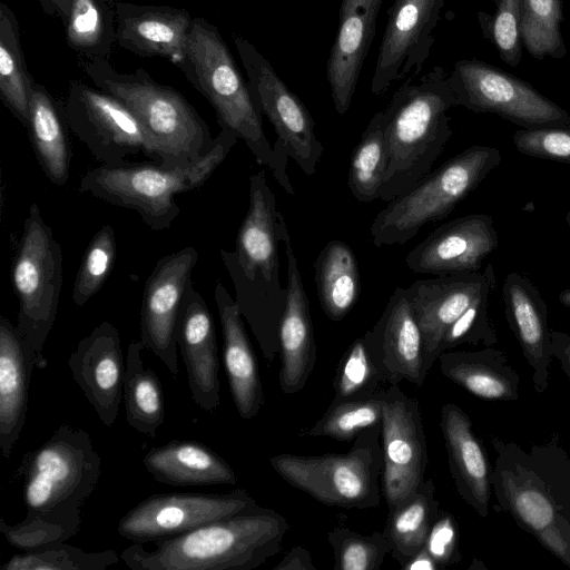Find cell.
I'll use <instances>...</instances> for the list:
<instances>
[{
  "mask_svg": "<svg viewBox=\"0 0 570 570\" xmlns=\"http://www.w3.org/2000/svg\"><path fill=\"white\" fill-rule=\"evenodd\" d=\"M382 492L387 511L407 500L424 480L428 446L419 402L397 384L385 389L381 425Z\"/></svg>",
  "mask_w": 570,
  "mask_h": 570,
  "instance_id": "obj_16",
  "label": "cell"
},
{
  "mask_svg": "<svg viewBox=\"0 0 570 570\" xmlns=\"http://www.w3.org/2000/svg\"><path fill=\"white\" fill-rule=\"evenodd\" d=\"M194 18L181 8L116 1L117 45L139 57H161L180 70Z\"/></svg>",
  "mask_w": 570,
  "mask_h": 570,
  "instance_id": "obj_25",
  "label": "cell"
},
{
  "mask_svg": "<svg viewBox=\"0 0 570 570\" xmlns=\"http://www.w3.org/2000/svg\"><path fill=\"white\" fill-rule=\"evenodd\" d=\"M372 360L386 381L422 386L429 372L425 344L406 287H396L380 318L364 334Z\"/></svg>",
  "mask_w": 570,
  "mask_h": 570,
  "instance_id": "obj_21",
  "label": "cell"
},
{
  "mask_svg": "<svg viewBox=\"0 0 570 570\" xmlns=\"http://www.w3.org/2000/svg\"><path fill=\"white\" fill-rule=\"evenodd\" d=\"M443 6L444 0L393 1L372 77L373 95L382 96L393 82L414 78L422 70Z\"/></svg>",
  "mask_w": 570,
  "mask_h": 570,
  "instance_id": "obj_18",
  "label": "cell"
},
{
  "mask_svg": "<svg viewBox=\"0 0 570 570\" xmlns=\"http://www.w3.org/2000/svg\"><path fill=\"white\" fill-rule=\"evenodd\" d=\"M424 548L440 568L461 560L459 551V528L454 517L440 510L426 538Z\"/></svg>",
  "mask_w": 570,
  "mask_h": 570,
  "instance_id": "obj_49",
  "label": "cell"
},
{
  "mask_svg": "<svg viewBox=\"0 0 570 570\" xmlns=\"http://www.w3.org/2000/svg\"><path fill=\"white\" fill-rule=\"evenodd\" d=\"M116 253L115 230L104 225L89 242L75 278L71 297L77 307H82L100 291L112 269Z\"/></svg>",
  "mask_w": 570,
  "mask_h": 570,
  "instance_id": "obj_44",
  "label": "cell"
},
{
  "mask_svg": "<svg viewBox=\"0 0 570 570\" xmlns=\"http://www.w3.org/2000/svg\"><path fill=\"white\" fill-rule=\"evenodd\" d=\"M493 146H471L422 177L387 203L373 219L370 233L376 247L402 245L425 224L448 217L501 163Z\"/></svg>",
  "mask_w": 570,
  "mask_h": 570,
  "instance_id": "obj_9",
  "label": "cell"
},
{
  "mask_svg": "<svg viewBox=\"0 0 570 570\" xmlns=\"http://www.w3.org/2000/svg\"><path fill=\"white\" fill-rule=\"evenodd\" d=\"M234 43L254 102L275 129V154L285 165L292 158L305 175L312 176L324 147L315 134L309 110L254 45L240 36L234 37Z\"/></svg>",
  "mask_w": 570,
  "mask_h": 570,
  "instance_id": "obj_12",
  "label": "cell"
},
{
  "mask_svg": "<svg viewBox=\"0 0 570 570\" xmlns=\"http://www.w3.org/2000/svg\"><path fill=\"white\" fill-rule=\"evenodd\" d=\"M550 335L553 357L570 380V335L556 330H551Z\"/></svg>",
  "mask_w": 570,
  "mask_h": 570,
  "instance_id": "obj_51",
  "label": "cell"
},
{
  "mask_svg": "<svg viewBox=\"0 0 570 570\" xmlns=\"http://www.w3.org/2000/svg\"><path fill=\"white\" fill-rule=\"evenodd\" d=\"M512 141L522 155L570 164V125L518 129Z\"/></svg>",
  "mask_w": 570,
  "mask_h": 570,
  "instance_id": "obj_48",
  "label": "cell"
},
{
  "mask_svg": "<svg viewBox=\"0 0 570 570\" xmlns=\"http://www.w3.org/2000/svg\"><path fill=\"white\" fill-rule=\"evenodd\" d=\"M386 383L368 352L364 335L356 338L338 362L333 402L368 396Z\"/></svg>",
  "mask_w": 570,
  "mask_h": 570,
  "instance_id": "obj_43",
  "label": "cell"
},
{
  "mask_svg": "<svg viewBox=\"0 0 570 570\" xmlns=\"http://www.w3.org/2000/svg\"><path fill=\"white\" fill-rule=\"evenodd\" d=\"M321 307L338 322L354 307L361 293V274L353 249L342 240H331L314 263Z\"/></svg>",
  "mask_w": 570,
  "mask_h": 570,
  "instance_id": "obj_34",
  "label": "cell"
},
{
  "mask_svg": "<svg viewBox=\"0 0 570 570\" xmlns=\"http://www.w3.org/2000/svg\"><path fill=\"white\" fill-rule=\"evenodd\" d=\"M27 129L36 158L50 183L66 185L72 158L68 124L60 105L40 83L35 82Z\"/></svg>",
  "mask_w": 570,
  "mask_h": 570,
  "instance_id": "obj_33",
  "label": "cell"
},
{
  "mask_svg": "<svg viewBox=\"0 0 570 570\" xmlns=\"http://www.w3.org/2000/svg\"><path fill=\"white\" fill-rule=\"evenodd\" d=\"M381 425L363 430L345 454H277L269 464L288 484L323 504L375 508L381 503L384 466Z\"/></svg>",
  "mask_w": 570,
  "mask_h": 570,
  "instance_id": "obj_10",
  "label": "cell"
},
{
  "mask_svg": "<svg viewBox=\"0 0 570 570\" xmlns=\"http://www.w3.org/2000/svg\"><path fill=\"white\" fill-rule=\"evenodd\" d=\"M441 373L469 393L489 401H517L520 376L504 352L492 346L479 351H445Z\"/></svg>",
  "mask_w": 570,
  "mask_h": 570,
  "instance_id": "obj_32",
  "label": "cell"
},
{
  "mask_svg": "<svg viewBox=\"0 0 570 570\" xmlns=\"http://www.w3.org/2000/svg\"><path fill=\"white\" fill-rule=\"evenodd\" d=\"M455 106L490 112L522 127L570 125V115L529 82L478 59L458 60L449 73Z\"/></svg>",
  "mask_w": 570,
  "mask_h": 570,
  "instance_id": "obj_13",
  "label": "cell"
},
{
  "mask_svg": "<svg viewBox=\"0 0 570 570\" xmlns=\"http://www.w3.org/2000/svg\"><path fill=\"white\" fill-rule=\"evenodd\" d=\"M502 298L508 324L532 371L534 390L543 393L549 384L553 357L546 301L538 287L518 272L504 277Z\"/></svg>",
  "mask_w": 570,
  "mask_h": 570,
  "instance_id": "obj_27",
  "label": "cell"
},
{
  "mask_svg": "<svg viewBox=\"0 0 570 570\" xmlns=\"http://www.w3.org/2000/svg\"><path fill=\"white\" fill-rule=\"evenodd\" d=\"M181 71L212 105L219 127L242 139L257 163L271 169L285 193L294 195L287 165L279 160L264 132L262 114L248 83L218 29L204 18H194Z\"/></svg>",
  "mask_w": 570,
  "mask_h": 570,
  "instance_id": "obj_7",
  "label": "cell"
},
{
  "mask_svg": "<svg viewBox=\"0 0 570 570\" xmlns=\"http://www.w3.org/2000/svg\"><path fill=\"white\" fill-rule=\"evenodd\" d=\"M70 131L101 165L125 164L138 154L149 156V144L136 116L110 94L75 80L62 104Z\"/></svg>",
  "mask_w": 570,
  "mask_h": 570,
  "instance_id": "obj_14",
  "label": "cell"
},
{
  "mask_svg": "<svg viewBox=\"0 0 570 570\" xmlns=\"http://www.w3.org/2000/svg\"><path fill=\"white\" fill-rule=\"evenodd\" d=\"M101 474V459L89 433L63 423L40 446L23 454L14 478L21 483L26 518L0 531L21 551L75 537L82 508Z\"/></svg>",
  "mask_w": 570,
  "mask_h": 570,
  "instance_id": "obj_1",
  "label": "cell"
},
{
  "mask_svg": "<svg viewBox=\"0 0 570 570\" xmlns=\"http://www.w3.org/2000/svg\"><path fill=\"white\" fill-rule=\"evenodd\" d=\"M23 342L17 325L0 317V451L9 459L24 428L35 367L45 368Z\"/></svg>",
  "mask_w": 570,
  "mask_h": 570,
  "instance_id": "obj_29",
  "label": "cell"
},
{
  "mask_svg": "<svg viewBox=\"0 0 570 570\" xmlns=\"http://www.w3.org/2000/svg\"><path fill=\"white\" fill-rule=\"evenodd\" d=\"M455 107L449 73L433 67L407 78L393 94L386 116L389 166L380 199L391 202L428 175L452 137L448 111Z\"/></svg>",
  "mask_w": 570,
  "mask_h": 570,
  "instance_id": "obj_5",
  "label": "cell"
},
{
  "mask_svg": "<svg viewBox=\"0 0 570 570\" xmlns=\"http://www.w3.org/2000/svg\"><path fill=\"white\" fill-rule=\"evenodd\" d=\"M286 228L265 171L252 174L249 205L235 249L222 248L219 253L235 289V302L268 363L279 353L278 330L286 288L279 277L278 243Z\"/></svg>",
  "mask_w": 570,
  "mask_h": 570,
  "instance_id": "obj_2",
  "label": "cell"
},
{
  "mask_svg": "<svg viewBox=\"0 0 570 570\" xmlns=\"http://www.w3.org/2000/svg\"><path fill=\"white\" fill-rule=\"evenodd\" d=\"M566 220H567L568 225L570 226V210L566 215Z\"/></svg>",
  "mask_w": 570,
  "mask_h": 570,
  "instance_id": "obj_55",
  "label": "cell"
},
{
  "mask_svg": "<svg viewBox=\"0 0 570 570\" xmlns=\"http://www.w3.org/2000/svg\"><path fill=\"white\" fill-rule=\"evenodd\" d=\"M498 246L493 218L471 214L434 229L409 252L405 265L414 273L436 276L478 272Z\"/></svg>",
  "mask_w": 570,
  "mask_h": 570,
  "instance_id": "obj_20",
  "label": "cell"
},
{
  "mask_svg": "<svg viewBox=\"0 0 570 570\" xmlns=\"http://www.w3.org/2000/svg\"><path fill=\"white\" fill-rule=\"evenodd\" d=\"M274 570H316L309 552L302 546L293 547Z\"/></svg>",
  "mask_w": 570,
  "mask_h": 570,
  "instance_id": "obj_50",
  "label": "cell"
},
{
  "mask_svg": "<svg viewBox=\"0 0 570 570\" xmlns=\"http://www.w3.org/2000/svg\"><path fill=\"white\" fill-rule=\"evenodd\" d=\"M385 125V111H377L351 156L347 185L361 203H371L381 197L389 166Z\"/></svg>",
  "mask_w": 570,
  "mask_h": 570,
  "instance_id": "obj_39",
  "label": "cell"
},
{
  "mask_svg": "<svg viewBox=\"0 0 570 570\" xmlns=\"http://www.w3.org/2000/svg\"><path fill=\"white\" fill-rule=\"evenodd\" d=\"M562 0H521L520 37L522 47L535 58L561 59L567 48L561 32Z\"/></svg>",
  "mask_w": 570,
  "mask_h": 570,
  "instance_id": "obj_40",
  "label": "cell"
},
{
  "mask_svg": "<svg viewBox=\"0 0 570 570\" xmlns=\"http://www.w3.org/2000/svg\"><path fill=\"white\" fill-rule=\"evenodd\" d=\"M144 344L131 341L127 348L122 402L128 424L137 432L155 438L165 422L161 382L142 361Z\"/></svg>",
  "mask_w": 570,
  "mask_h": 570,
  "instance_id": "obj_35",
  "label": "cell"
},
{
  "mask_svg": "<svg viewBox=\"0 0 570 570\" xmlns=\"http://www.w3.org/2000/svg\"><path fill=\"white\" fill-rule=\"evenodd\" d=\"M495 12L478 13V20L484 37L495 46L500 58L511 67H517L522 59V42L520 37L521 0H492Z\"/></svg>",
  "mask_w": 570,
  "mask_h": 570,
  "instance_id": "obj_46",
  "label": "cell"
},
{
  "mask_svg": "<svg viewBox=\"0 0 570 570\" xmlns=\"http://www.w3.org/2000/svg\"><path fill=\"white\" fill-rule=\"evenodd\" d=\"M285 248L287 279L286 302L278 330L281 368L279 387L285 394L299 392L307 383L316 362V343L309 301L305 293L298 262L286 228Z\"/></svg>",
  "mask_w": 570,
  "mask_h": 570,
  "instance_id": "obj_24",
  "label": "cell"
},
{
  "mask_svg": "<svg viewBox=\"0 0 570 570\" xmlns=\"http://www.w3.org/2000/svg\"><path fill=\"white\" fill-rule=\"evenodd\" d=\"M63 26L68 47L81 59H108L117 45L116 1L70 0Z\"/></svg>",
  "mask_w": 570,
  "mask_h": 570,
  "instance_id": "obj_37",
  "label": "cell"
},
{
  "mask_svg": "<svg viewBox=\"0 0 570 570\" xmlns=\"http://www.w3.org/2000/svg\"><path fill=\"white\" fill-rule=\"evenodd\" d=\"M11 276L19 303L17 328L31 352L47 364L42 348L58 312L62 249L37 203L30 205L23 222Z\"/></svg>",
  "mask_w": 570,
  "mask_h": 570,
  "instance_id": "obj_11",
  "label": "cell"
},
{
  "mask_svg": "<svg viewBox=\"0 0 570 570\" xmlns=\"http://www.w3.org/2000/svg\"><path fill=\"white\" fill-rule=\"evenodd\" d=\"M431 479L423 480L417 490L405 501L387 511L383 533L391 547V556L403 568L421 551L429 531L440 511Z\"/></svg>",
  "mask_w": 570,
  "mask_h": 570,
  "instance_id": "obj_36",
  "label": "cell"
},
{
  "mask_svg": "<svg viewBox=\"0 0 570 570\" xmlns=\"http://www.w3.org/2000/svg\"><path fill=\"white\" fill-rule=\"evenodd\" d=\"M43 12L50 17L59 18L62 23L68 18L70 0H38Z\"/></svg>",
  "mask_w": 570,
  "mask_h": 570,
  "instance_id": "obj_53",
  "label": "cell"
},
{
  "mask_svg": "<svg viewBox=\"0 0 570 570\" xmlns=\"http://www.w3.org/2000/svg\"><path fill=\"white\" fill-rule=\"evenodd\" d=\"M214 298L224 341V364L230 394L238 415L255 417L265 402L257 362L247 336L238 305L222 282L217 281Z\"/></svg>",
  "mask_w": 570,
  "mask_h": 570,
  "instance_id": "obj_30",
  "label": "cell"
},
{
  "mask_svg": "<svg viewBox=\"0 0 570 570\" xmlns=\"http://www.w3.org/2000/svg\"><path fill=\"white\" fill-rule=\"evenodd\" d=\"M256 504L245 489L227 493H156L124 514L117 531L131 542H155L180 535Z\"/></svg>",
  "mask_w": 570,
  "mask_h": 570,
  "instance_id": "obj_15",
  "label": "cell"
},
{
  "mask_svg": "<svg viewBox=\"0 0 570 570\" xmlns=\"http://www.w3.org/2000/svg\"><path fill=\"white\" fill-rule=\"evenodd\" d=\"M142 465L159 483L171 487L235 484L229 463L208 445L193 440H173L151 448Z\"/></svg>",
  "mask_w": 570,
  "mask_h": 570,
  "instance_id": "obj_31",
  "label": "cell"
},
{
  "mask_svg": "<svg viewBox=\"0 0 570 570\" xmlns=\"http://www.w3.org/2000/svg\"><path fill=\"white\" fill-rule=\"evenodd\" d=\"M118 562L114 550L83 551L65 542L13 554L1 570H106Z\"/></svg>",
  "mask_w": 570,
  "mask_h": 570,
  "instance_id": "obj_42",
  "label": "cell"
},
{
  "mask_svg": "<svg viewBox=\"0 0 570 570\" xmlns=\"http://www.w3.org/2000/svg\"><path fill=\"white\" fill-rule=\"evenodd\" d=\"M237 139L233 131L220 128L209 153L185 166L169 167L151 160L99 165L83 175L79 190L114 206L132 209L150 229L165 230L180 213L175 195L203 186Z\"/></svg>",
  "mask_w": 570,
  "mask_h": 570,
  "instance_id": "obj_8",
  "label": "cell"
},
{
  "mask_svg": "<svg viewBox=\"0 0 570 570\" xmlns=\"http://www.w3.org/2000/svg\"><path fill=\"white\" fill-rule=\"evenodd\" d=\"M383 0H342L338 29L327 62L333 105L343 116L351 107L364 60L375 36Z\"/></svg>",
  "mask_w": 570,
  "mask_h": 570,
  "instance_id": "obj_26",
  "label": "cell"
},
{
  "mask_svg": "<svg viewBox=\"0 0 570 570\" xmlns=\"http://www.w3.org/2000/svg\"><path fill=\"white\" fill-rule=\"evenodd\" d=\"M86 76L120 100L138 119L149 144V160L164 166L188 165L209 153V127L185 97L155 81L145 70L120 72L108 59H81Z\"/></svg>",
  "mask_w": 570,
  "mask_h": 570,
  "instance_id": "obj_6",
  "label": "cell"
},
{
  "mask_svg": "<svg viewBox=\"0 0 570 570\" xmlns=\"http://www.w3.org/2000/svg\"><path fill=\"white\" fill-rule=\"evenodd\" d=\"M558 299L563 306L570 308V288L560 292Z\"/></svg>",
  "mask_w": 570,
  "mask_h": 570,
  "instance_id": "obj_54",
  "label": "cell"
},
{
  "mask_svg": "<svg viewBox=\"0 0 570 570\" xmlns=\"http://www.w3.org/2000/svg\"><path fill=\"white\" fill-rule=\"evenodd\" d=\"M177 345L193 401L200 410L214 412L220 403L216 330L208 305L193 282L178 314Z\"/></svg>",
  "mask_w": 570,
  "mask_h": 570,
  "instance_id": "obj_23",
  "label": "cell"
},
{
  "mask_svg": "<svg viewBox=\"0 0 570 570\" xmlns=\"http://www.w3.org/2000/svg\"><path fill=\"white\" fill-rule=\"evenodd\" d=\"M68 367L102 424L112 426L122 401L126 370L117 327L107 321L97 325L78 342Z\"/></svg>",
  "mask_w": 570,
  "mask_h": 570,
  "instance_id": "obj_22",
  "label": "cell"
},
{
  "mask_svg": "<svg viewBox=\"0 0 570 570\" xmlns=\"http://www.w3.org/2000/svg\"><path fill=\"white\" fill-rule=\"evenodd\" d=\"M198 253L193 246L160 258L148 276L140 308V342L178 375L177 321Z\"/></svg>",
  "mask_w": 570,
  "mask_h": 570,
  "instance_id": "obj_17",
  "label": "cell"
},
{
  "mask_svg": "<svg viewBox=\"0 0 570 570\" xmlns=\"http://www.w3.org/2000/svg\"><path fill=\"white\" fill-rule=\"evenodd\" d=\"M491 485L501 509L570 568V456L557 440L529 450L492 438Z\"/></svg>",
  "mask_w": 570,
  "mask_h": 570,
  "instance_id": "obj_3",
  "label": "cell"
},
{
  "mask_svg": "<svg viewBox=\"0 0 570 570\" xmlns=\"http://www.w3.org/2000/svg\"><path fill=\"white\" fill-rule=\"evenodd\" d=\"M403 570H438L440 567L430 556L426 549L423 547L414 557H412L406 564L402 568Z\"/></svg>",
  "mask_w": 570,
  "mask_h": 570,
  "instance_id": "obj_52",
  "label": "cell"
},
{
  "mask_svg": "<svg viewBox=\"0 0 570 570\" xmlns=\"http://www.w3.org/2000/svg\"><path fill=\"white\" fill-rule=\"evenodd\" d=\"M385 390L368 396L331 402L321 419L305 434L352 441L363 430L381 425Z\"/></svg>",
  "mask_w": 570,
  "mask_h": 570,
  "instance_id": "obj_41",
  "label": "cell"
},
{
  "mask_svg": "<svg viewBox=\"0 0 570 570\" xmlns=\"http://www.w3.org/2000/svg\"><path fill=\"white\" fill-rule=\"evenodd\" d=\"M491 295L476 299L448 328L440 344V355L462 344L484 347L497 344L498 336L489 315Z\"/></svg>",
  "mask_w": 570,
  "mask_h": 570,
  "instance_id": "obj_47",
  "label": "cell"
},
{
  "mask_svg": "<svg viewBox=\"0 0 570 570\" xmlns=\"http://www.w3.org/2000/svg\"><path fill=\"white\" fill-rule=\"evenodd\" d=\"M497 285L493 265L481 271L417 279L406 292L422 332L426 367L440 356V344L448 328L480 297L492 294Z\"/></svg>",
  "mask_w": 570,
  "mask_h": 570,
  "instance_id": "obj_19",
  "label": "cell"
},
{
  "mask_svg": "<svg viewBox=\"0 0 570 570\" xmlns=\"http://www.w3.org/2000/svg\"><path fill=\"white\" fill-rule=\"evenodd\" d=\"M33 83L21 48L18 19L2 2L0 4V97L3 105L26 128Z\"/></svg>",
  "mask_w": 570,
  "mask_h": 570,
  "instance_id": "obj_38",
  "label": "cell"
},
{
  "mask_svg": "<svg viewBox=\"0 0 570 570\" xmlns=\"http://www.w3.org/2000/svg\"><path fill=\"white\" fill-rule=\"evenodd\" d=\"M288 528L282 514L256 504L155 541L151 551L134 542L121 558L132 570H253L281 552Z\"/></svg>",
  "mask_w": 570,
  "mask_h": 570,
  "instance_id": "obj_4",
  "label": "cell"
},
{
  "mask_svg": "<svg viewBox=\"0 0 570 570\" xmlns=\"http://www.w3.org/2000/svg\"><path fill=\"white\" fill-rule=\"evenodd\" d=\"M440 428L458 493L479 517L487 518L492 491V465L471 419L460 406L446 403L441 409Z\"/></svg>",
  "mask_w": 570,
  "mask_h": 570,
  "instance_id": "obj_28",
  "label": "cell"
},
{
  "mask_svg": "<svg viewBox=\"0 0 570 570\" xmlns=\"http://www.w3.org/2000/svg\"><path fill=\"white\" fill-rule=\"evenodd\" d=\"M336 570H379L391 547L383 532L358 533L345 527L328 532Z\"/></svg>",
  "mask_w": 570,
  "mask_h": 570,
  "instance_id": "obj_45",
  "label": "cell"
}]
</instances>
